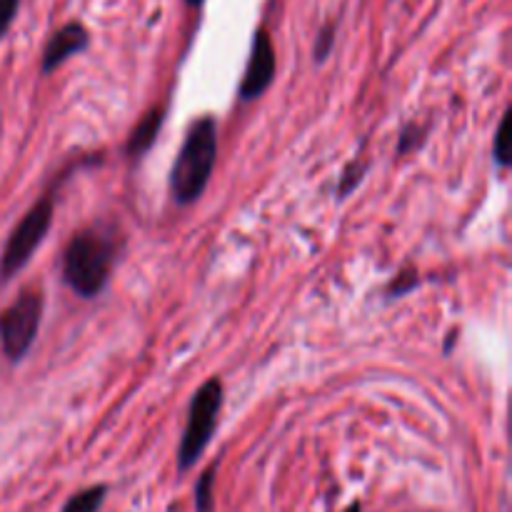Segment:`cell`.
Segmentation results:
<instances>
[{
    "label": "cell",
    "mask_w": 512,
    "mask_h": 512,
    "mask_svg": "<svg viewBox=\"0 0 512 512\" xmlns=\"http://www.w3.org/2000/svg\"><path fill=\"white\" fill-rule=\"evenodd\" d=\"M218 158V123L203 115L188 128L178 160L170 170V195L178 205H193L205 193Z\"/></svg>",
    "instance_id": "obj_1"
},
{
    "label": "cell",
    "mask_w": 512,
    "mask_h": 512,
    "mask_svg": "<svg viewBox=\"0 0 512 512\" xmlns=\"http://www.w3.org/2000/svg\"><path fill=\"white\" fill-rule=\"evenodd\" d=\"M115 263V238L98 228L73 235L63 253V280L80 298H98Z\"/></svg>",
    "instance_id": "obj_2"
},
{
    "label": "cell",
    "mask_w": 512,
    "mask_h": 512,
    "mask_svg": "<svg viewBox=\"0 0 512 512\" xmlns=\"http://www.w3.org/2000/svg\"><path fill=\"white\" fill-rule=\"evenodd\" d=\"M220 408H223V383L218 378L205 380L193 395L188 408V423H185L183 440L178 448V470L193 468L200 460V455L208 448L210 438H213L215 428H218Z\"/></svg>",
    "instance_id": "obj_3"
},
{
    "label": "cell",
    "mask_w": 512,
    "mask_h": 512,
    "mask_svg": "<svg viewBox=\"0 0 512 512\" xmlns=\"http://www.w3.org/2000/svg\"><path fill=\"white\" fill-rule=\"evenodd\" d=\"M53 210V198L45 195L20 218V223L15 225L8 243H5L3 255H0V283H8L15 273H20L30 263L33 253L43 245L45 235L53 225Z\"/></svg>",
    "instance_id": "obj_4"
},
{
    "label": "cell",
    "mask_w": 512,
    "mask_h": 512,
    "mask_svg": "<svg viewBox=\"0 0 512 512\" xmlns=\"http://www.w3.org/2000/svg\"><path fill=\"white\" fill-rule=\"evenodd\" d=\"M43 320V295L23 290L13 305L0 313V348L10 363H20L33 348Z\"/></svg>",
    "instance_id": "obj_5"
},
{
    "label": "cell",
    "mask_w": 512,
    "mask_h": 512,
    "mask_svg": "<svg viewBox=\"0 0 512 512\" xmlns=\"http://www.w3.org/2000/svg\"><path fill=\"white\" fill-rule=\"evenodd\" d=\"M275 78V48L273 38L265 28L255 30L253 48H250L248 65H245L243 80H240V100H258L265 90L273 85Z\"/></svg>",
    "instance_id": "obj_6"
},
{
    "label": "cell",
    "mask_w": 512,
    "mask_h": 512,
    "mask_svg": "<svg viewBox=\"0 0 512 512\" xmlns=\"http://www.w3.org/2000/svg\"><path fill=\"white\" fill-rule=\"evenodd\" d=\"M88 45H90V33L80 20H70V23L60 25V28L50 35L48 43H45L40 70H43V75H50L68 58L88 50Z\"/></svg>",
    "instance_id": "obj_7"
},
{
    "label": "cell",
    "mask_w": 512,
    "mask_h": 512,
    "mask_svg": "<svg viewBox=\"0 0 512 512\" xmlns=\"http://www.w3.org/2000/svg\"><path fill=\"white\" fill-rule=\"evenodd\" d=\"M165 110H168L165 105H155V108H150L148 113L138 120V125H135L133 133H130L128 145H125V155H128L130 160H140L150 148H153L155 138H158L160 128H163Z\"/></svg>",
    "instance_id": "obj_8"
},
{
    "label": "cell",
    "mask_w": 512,
    "mask_h": 512,
    "mask_svg": "<svg viewBox=\"0 0 512 512\" xmlns=\"http://www.w3.org/2000/svg\"><path fill=\"white\" fill-rule=\"evenodd\" d=\"M108 495L105 485H93V488H85L80 493H75L73 498L65 503L63 512H98L103 508V500Z\"/></svg>",
    "instance_id": "obj_9"
},
{
    "label": "cell",
    "mask_w": 512,
    "mask_h": 512,
    "mask_svg": "<svg viewBox=\"0 0 512 512\" xmlns=\"http://www.w3.org/2000/svg\"><path fill=\"white\" fill-rule=\"evenodd\" d=\"M213 485H215V465H210L195 483V512H213Z\"/></svg>",
    "instance_id": "obj_10"
},
{
    "label": "cell",
    "mask_w": 512,
    "mask_h": 512,
    "mask_svg": "<svg viewBox=\"0 0 512 512\" xmlns=\"http://www.w3.org/2000/svg\"><path fill=\"white\" fill-rule=\"evenodd\" d=\"M510 110H505V115L500 118V125H498V133H495V145H493V158L495 163L500 165V168H508L510 165V150H508V143H510Z\"/></svg>",
    "instance_id": "obj_11"
},
{
    "label": "cell",
    "mask_w": 512,
    "mask_h": 512,
    "mask_svg": "<svg viewBox=\"0 0 512 512\" xmlns=\"http://www.w3.org/2000/svg\"><path fill=\"white\" fill-rule=\"evenodd\" d=\"M365 173H368V163H365V160H353V163L345 168L343 178H340V185H338L340 198H345V195L353 193V190L360 185V180L365 178Z\"/></svg>",
    "instance_id": "obj_12"
},
{
    "label": "cell",
    "mask_w": 512,
    "mask_h": 512,
    "mask_svg": "<svg viewBox=\"0 0 512 512\" xmlns=\"http://www.w3.org/2000/svg\"><path fill=\"white\" fill-rule=\"evenodd\" d=\"M333 45H335V23H325L323 28L318 30V38H315L313 43L315 63L323 65L325 60L330 58V53H333Z\"/></svg>",
    "instance_id": "obj_13"
},
{
    "label": "cell",
    "mask_w": 512,
    "mask_h": 512,
    "mask_svg": "<svg viewBox=\"0 0 512 512\" xmlns=\"http://www.w3.org/2000/svg\"><path fill=\"white\" fill-rule=\"evenodd\" d=\"M418 283H420L418 270L405 268V270H400L398 278H393V285L388 288V295H393V298H400V295L410 293V290H413Z\"/></svg>",
    "instance_id": "obj_14"
},
{
    "label": "cell",
    "mask_w": 512,
    "mask_h": 512,
    "mask_svg": "<svg viewBox=\"0 0 512 512\" xmlns=\"http://www.w3.org/2000/svg\"><path fill=\"white\" fill-rule=\"evenodd\" d=\"M18 10H20V0H0V40H3L5 33L10 30Z\"/></svg>",
    "instance_id": "obj_15"
},
{
    "label": "cell",
    "mask_w": 512,
    "mask_h": 512,
    "mask_svg": "<svg viewBox=\"0 0 512 512\" xmlns=\"http://www.w3.org/2000/svg\"><path fill=\"white\" fill-rule=\"evenodd\" d=\"M423 135H425L423 128H418V125H408V128H405L403 133H400L398 155H405L410 148H415V145H418L420 140H423Z\"/></svg>",
    "instance_id": "obj_16"
},
{
    "label": "cell",
    "mask_w": 512,
    "mask_h": 512,
    "mask_svg": "<svg viewBox=\"0 0 512 512\" xmlns=\"http://www.w3.org/2000/svg\"><path fill=\"white\" fill-rule=\"evenodd\" d=\"M203 3L205 0H185V5H188V8H200Z\"/></svg>",
    "instance_id": "obj_17"
},
{
    "label": "cell",
    "mask_w": 512,
    "mask_h": 512,
    "mask_svg": "<svg viewBox=\"0 0 512 512\" xmlns=\"http://www.w3.org/2000/svg\"><path fill=\"white\" fill-rule=\"evenodd\" d=\"M345 512H360V503H353Z\"/></svg>",
    "instance_id": "obj_18"
}]
</instances>
